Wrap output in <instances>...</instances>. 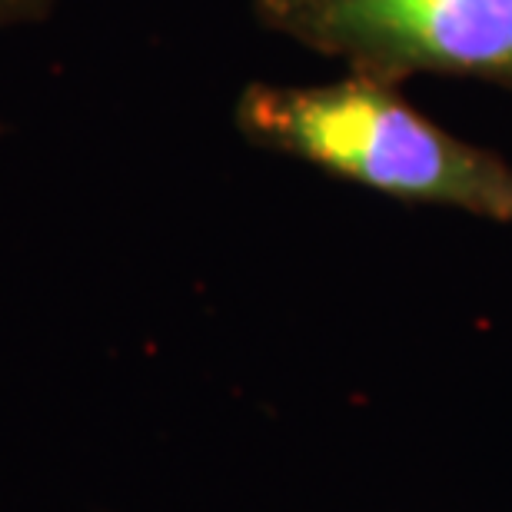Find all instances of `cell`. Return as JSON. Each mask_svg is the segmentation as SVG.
<instances>
[{"instance_id":"obj_2","label":"cell","mask_w":512,"mask_h":512,"mask_svg":"<svg viewBox=\"0 0 512 512\" xmlns=\"http://www.w3.org/2000/svg\"><path fill=\"white\" fill-rule=\"evenodd\" d=\"M256 24L386 84L512 87V0H250Z\"/></svg>"},{"instance_id":"obj_1","label":"cell","mask_w":512,"mask_h":512,"mask_svg":"<svg viewBox=\"0 0 512 512\" xmlns=\"http://www.w3.org/2000/svg\"><path fill=\"white\" fill-rule=\"evenodd\" d=\"M233 117L253 147L310 163L336 180L512 227V160L423 117L386 80H256L243 87Z\"/></svg>"},{"instance_id":"obj_3","label":"cell","mask_w":512,"mask_h":512,"mask_svg":"<svg viewBox=\"0 0 512 512\" xmlns=\"http://www.w3.org/2000/svg\"><path fill=\"white\" fill-rule=\"evenodd\" d=\"M54 7L57 0H0V34L44 24Z\"/></svg>"}]
</instances>
